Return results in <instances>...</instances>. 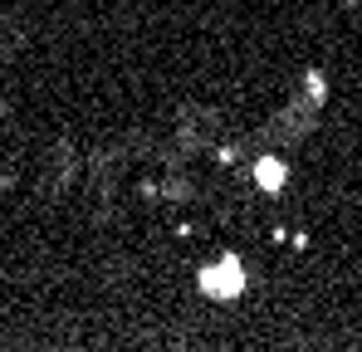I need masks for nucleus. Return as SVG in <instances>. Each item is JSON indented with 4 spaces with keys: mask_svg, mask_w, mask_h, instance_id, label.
Masks as SVG:
<instances>
[{
    "mask_svg": "<svg viewBox=\"0 0 362 352\" xmlns=\"http://www.w3.org/2000/svg\"><path fill=\"white\" fill-rule=\"evenodd\" d=\"M206 289H216V293H235V289H240V269H226V274H206Z\"/></svg>",
    "mask_w": 362,
    "mask_h": 352,
    "instance_id": "1",
    "label": "nucleus"
},
{
    "mask_svg": "<svg viewBox=\"0 0 362 352\" xmlns=\"http://www.w3.org/2000/svg\"><path fill=\"white\" fill-rule=\"evenodd\" d=\"M259 176H264V186H279L284 167H279V162H264V167H259Z\"/></svg>",
    "mask_w": 362,
    "mask_h": 352,
    "instance_id": "2",
    "label": "nucleus"
}]
</instances>
